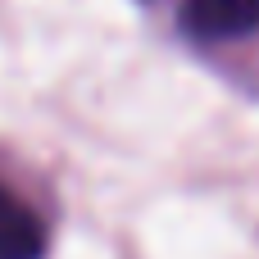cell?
<instances>
[{"mask_svg":"<svg viewBox=\"0 0 259 259\" xmlns=\"http://www.w3.org/2000/svg\"><path fill=\"white\" fill-rule=\"evenodd\" d=\"M182 27L196 41H237L259 32V0H187Z\"/></svg>","mask_w":259,"mask_h":259,"instance_id":"obj_1","label":"cell"},{"mask_svg":"<svg viewBox=\"0 0 259 259\" xmlns=\"http://www.w3.org/2000/svg\"><path fill=\"white\" fill-rule=\"evenodd\" d=\"M46 255V223L32 205H23L0 182V259H41Z\"/></svg>","mask_w":259,"mask_h":259,"instance_id":"obj_2","label":"cell"}]
</instances>
